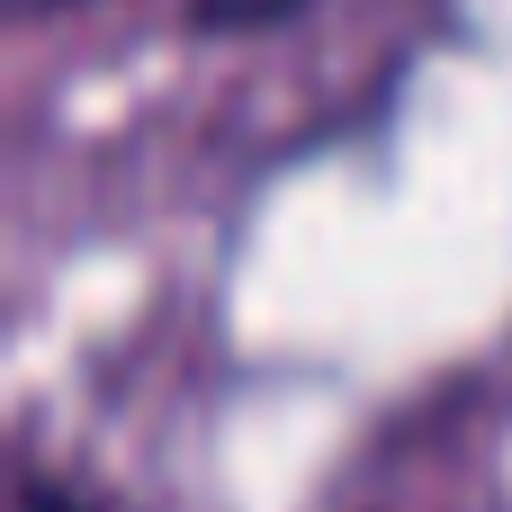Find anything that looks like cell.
I'll use <instances>...</instances> for the list:
<instances>
[{
  "label": "cell",
  "instance_id": "1",
  "mask_svg": "<svg viewBox=\"0 0 512 512\" xmlns=\"http://www.w3.org/2000/svg\"><path fill=\"white\" fill-rule=\"evenodd\" d=\"M315 0H180V36L198 45H252V36H279L297 27Z\"/></svg>",
  "mask_w": 512,
  "mask_h": 512
},
{
  "label": "cell",
  "instance_id": "2",
  "mask_svg": "<svg viewBox=\"0 0 512 512\" xmlns=\"http://www.w3.org/2000/svg\"><path fill=\"white\" fill-rule=\"evenodd\" d=\"M9 512H117L108 486H90L81 468H63V459H36V450H18V468H9Z\"/></svg>",
  "mask_w": 512,
  "mask_h": 512
},
{
  "label": "cell",
  "instance_id": "3",
  "mask_svg": "<svg viewBox=\"0 0 512 512\" xmlns=\"http://www.w3.org/2000/svg\"><path fill=\"white\" fill-rule=\"evenodd\" d=\"M18 27H36V18H63V9H99V0H0Z\"/></svg>",
  "mask_w": 512,
  "mask_h": 512
}]
</instances>
